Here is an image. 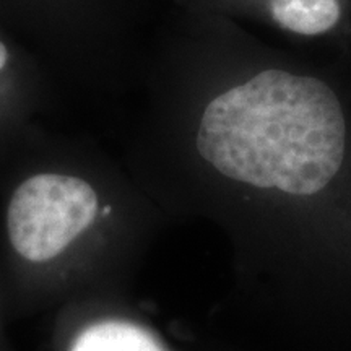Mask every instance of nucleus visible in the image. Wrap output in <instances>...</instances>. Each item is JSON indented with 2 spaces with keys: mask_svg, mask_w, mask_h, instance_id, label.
<instances>
[{
  "mask_svg": "<svg viewBox=\"0 0 351 351\" xmlns=\"http://www.w3.org/2000/svg\"><path fill=\"white\" fill-rule=\"evenodd\" d=\"M148 208L132 173L88 135L43 121L0 142V287L8 315L124 291Z\"/></svg>",
  "mask_w": 351,
  "mask_h": 351,
  "instance_id": "1",
  "label": "nucleus"
},
{
  "mask_svg": "<svg viewBox=\"0 0 351 351\" xmlns=\"http://www.w3.org/2000/svg\"><path fill=\"white\" fill-rule=\"evenodd\" d=\"M163 127L161 152H173L179 202L194 204L210 182L247 184L289 195H314L339 174L346 121L326 82L269 69L192 103Z\"/></svg>",
  "mask_w": 351,
  "mask_h": 351,
  "instance_id": "2",
  "label": "nucleus"
},
{
  "mask_svg": "<svg viewBox=\"0 0 351 351\" xmlns=\"http://www.w3.org/2000/svg\"><path fill=\"white\" fill-rule=\"evenodd\" d=\"M130 0H0V26L41 57L59 86L104 101L130 70Z\"/></svg>",
  "mask_w": 351,
  "mask_h": 351,
  "instance_id": "3",
  "label": "nucleus"
},
{
  "mask_svg": "<svg viewBox=\"0 0 351 351\" xmlns=\"http://www.w3.org/2000/svg\"><path fill=\"white\" fill-rule=\"evenodd\" d=\"M54 313L64 351H169L127 309L124 291L77 298Z\"/></svg>",
  "mask_w": 351,
  "mask_h": 351,
  "instance_id": "4",
  "label": "nucleus"
},
{
  "mask_svg": "<svg viewBox=\"0 0 351 351\" xmlns=\"http://www.w3.org/2000/svg\"><path fill=\"white\" fill-rule=\"evenodd\" d=\"M59 88L41 57L0 26V142L41 121Z\"/></svg>",
  "mask_w": 351,
  "mask_h": 351,
  "instance_id": "5",
  "label": "nucleus"
},
{
  "mask_svg": "<svg viewBox=\"0 0 351 351\" xmlns=\"http://www.w3.org/2000/svg\"><path fill=\"white\" fill-rule=\"evenodd\" d=\"M275 23L302 36H317L330 32L340 21L339 0H271Z\"/></svg>",
  "mask_w": 351,
  "mask_h": 351,
  "instance_id": "6",
  "label": "nucleus"
},
{
  "mask_svg": "<svg viewBox=\"0 0 351 351\" xmlns=\"http://www.w3.org/2000/svg\"><path fill=\"white\" fill-rule=\"evenodd\" d=\"M7 314V309H5V304H3V296H2V287H0V333H2V324H3V319H5ZM2 346V343H0Z\"/></svg>",
  "mask_w": 351,
  "mask_h": 351,
  "instance_id": "7",
  "label": "nucleus"
}]
</instances>
